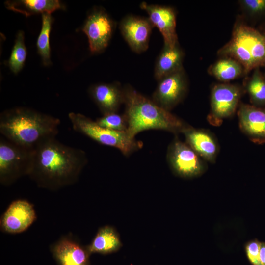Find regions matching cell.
<instances>
[{
	"label": "cell",
	"mask_w": 265,
	"mask_h": 265,
	"mask_svg": "<svg viewBox=\"0 0 265 265\" xmlns=\"http://www.w3.org/2000/svg\"><path fill=\"white\" fill-rule=\"evenodd\" d=\"M87 162L85 151L52 138L34 149L28 176L39 187L57 190L75 184Z\"/></svg>",
	"instance_id": "obj_1"
},
{
	"label": "cell",
	"mask_w": 265,
	"mask_h": 265,
	"mask_svg": "<svg viewBox=\"0 0 265 265\" xmlns=\"http://www.w3.org/2000/svg\"><path fill=\"white\" fill-rule=\"evenodd\" d=\"M60 120L26 107L6 110L0 115V133L19 145L34 149L41 142L55 138Z\"/></svg>",
	"instance_id": "obj_2"
},
{
	"label": "cell",
	"mask_w": 265,
	"mask_h": 265,
	"mask_svg": "<svg viewBox=\"0 0 265 265\" xmlns=\"http://www.w3.org/2000/svg\"><path fill=\"white\" fill-rule=\"evenodd\" d=\"M127 133L133 138L148 130H164L174 134L182 133L189 125L156 104L129 85L124 88Z\"/></svg>",
	"instance_id": "obj_3"
},
{
	"label": "cell",
	"mask_w": 265,
	"mask_h": 265,
	"mask_svg": "<svg viewBox=\"0 0 265 265\" xmlns=\"http://www.w3.org/2000/svg\"><path fill=\"white\" fill-rule=\"evenodd\" d=\"M218 53L238 62L244 73L265 66V35L245 24L238 23L230 40Z\"/></svg>",
	"instance_id": "obj_4"
},
{
	"label": "cell",
	"mask_w": 265,
	"mask_h": 265,
	"mask_svg": "<svg viewBox=\"0 0 265 265\" xmlns=\"http://www.w3.org/2000/svg\"><path fill=\"white\" fill-rule=\"evenodd\" d=\"M68 118L75 131L100 144L116 148L125 156H129L143 145L141 142L131 137L126 132L102 127L82 114L70 112Z\"/></svg>",
	"instance_id": "obj_5"
},
{
	"label": "cell",
	"mask_w": 265,
	"mask_h": 265,
	"mask_svg": "<svg viewBox=\"0 0 265 265\" xmlns=\"http://www.w3.org/2000/svg\"><path fill=\"white\" fill-rule=\"evenodd\" d=\"M34 149L16 144L0 137V183L9 186L20 178L29 175L32 165Z\"/></svg>",
	"instance_id": "obj_6"
},
{
	"label": "cell",
	"mask_w": 265,
	"mask_h": 265,
	"mask_svg": "<svg viewBox=\"0 0 265 265\" xmlns=\"http://www.w3.org/2000/svg\"><path fill=\"white\" fill-rule=\"evenodd\" d=\"M166 157L172 171L182 177L196 176L202 173L205 168L203 159L186 142L177 137L169 145Z\"/></svg>",
	"instance_id": "obj_7"
},
{
	"label": "cell",
	"mask_w": 265,
	"mask_h": 265,
	"mask_svg": "<svg viewBox=\"0 0 265 265\" xmlns=\"http://www.w3.org/2000/svg\"><path fill=\"white\" fill-rule=\"evenodd\" d=\"M241 90L237 85L218 84L212 88L211 112L208 121L212 125H221L224 119L234 115L238 105Z\"/></svg>",
	"instance_id": "obj_8"
},
{
	"label": "cell",
	"mask_w": 265,
	"mask_h": 265,
	"mask_svg": "<svg viewBox=\"0 0 265 265\" xmlns=\"http://www.w3.org/2000/svg\"><path fill=\"white\" fill-rule=\"evenodd\" d=\"M158 81L151 99L160 107L170 111L183 100L187 92V80L183 68Z\"/></svg>",
	"instance_id": "obj_9"
},
{
	"label": "cell",
	"mask_w": 265,
	"mask_h": 265,
	"mask_svg": "<svg viewBox=\"0 0 265 265\" xmlns=\"http://www.w3.org/2000/svg\"><path fill=\"white\" fill-rule=\"evenodd\" d=\"M33 205L25 199L12 201L1 215L0 228L8 234H19L26 231L36 220Z\"/></svg>",
	"instance_id": "obj_10"
},
{
	"label": "cell",
	"mask_w": 265,
	"mask_h": 265,
	"mask_svg": "<svg viewBox=\"0 0 265 265\" xmlns=\"http://www.w3.org/2000/svg\"><path fill=\"white\" fill-rule=\"evenodd\" d=\"M114 28L112 20L103 10H96L88 17L82 30L87 36L89 48L98 53L108 45Z\"/></svg>",
	"instance_id": "obj_11"
},
{
	"label": "cell",
	"mask_w": 265,
	"mask_h": 265,
	"mask_svg": "<svg viewBox=\"0 0 265 265\" xmlns=\"http://www.w3.org/2000/svg\"><path fill=\"white\" fill-rule=\"evenodd\" d=\"M121 34L131 49L140 53L147 50L154 27L149 18L127 15L120 23Z\"/></svg>",
	"instance_id": "obj_12"
},
{
	"label": "cell",
	"mask_w": 265,
	"mask_h": 265,
	"mask_svg": "<svg viewBox=\"0 0 265 265\" xmlns=\"http://www.w3.org/2000/svg\"><path fill=\"white\" fill-rule=\"evenodd\" d=\"M140 7L148 13L149 19L154 26L162 34L164 45L174 47L179 44L176 31V17L171 7L142 2Z\"/></svg>",
	"instance_id": "obj_13"
},
{
	"label": "cell",
	"mask_w": 265,
	"mask_h": 265,
	"mask_svg": "<svg viewBox=\"0 0 265 265\" xmlns=\"http://www.w3.org/2000/svg\"><path fill=\"white\" fill-rule=\"evenodd\" d=\"M58 265H90L91 255L86 246L81 245L72 235L62 236L51 246Z\"/></svg>",
	"instance_id": "obj_14"
},
{
	"label": "cell",
	"mask_w": 265,
	"mask_h": 265,
	"mask_svg": "<svg viewBox=\"0 0 265 265\" xmlns=\"http://www.w3.org/2000/svg\"><path fill=\"white\" fill-rule=\"evenodd\" d=\"M242 132L254 143H265V109L252 105L242 104L238 111Z\"/></svg>",
	"instance_id": "obj_15"
},
{
	"label": "cell",
	"mask_w": 265,
	"mask_h": 265,
	"mask_svg": "<svg viewBox=\"0 0 265 265\" xmlns=\"http://www.w3.org/2000/svg\"><path fill=\"white\" fill-rule=\"evenodd\" d=\"M186 142L203 159L214 162L219 151L215 136L207 130L188 125L182 132Z\"/></svg>",
	"instance_id": "obj_16"
},
{
	"label": "cell",
	"mask_w": 265,
	"mask_h": 265,
	"mask_svg": "<svg viewBox=\"0 0 265 265\" xmlns=\"http://www.w3.org/2000/svg\"><path fill=\"white\" fill-rule=\"evenodd\" d=\"M89 93L103 115L117 112L124 102L123 88L116 83L94 85Z\"/></svg>",
	"instance_id": "obj_17"
},
{
	"label": "cell",
	"mask_w": 265,
	"mask_h": 265,
	"mask_svg": "<svg viewBox=\"0 0 265 265\" xmlns=\"http://www.w3.org/2000/svg\"><path fill=\"white\" fill-rule=\"evenodd\" d=\"M184 53L179 44L174 47L163 45L156 60L154 77L159 81L163 77L183 68Z\"/></svg>",
	"instance_id": "obj_18"
},
{
	"label": "cell",
	"mask_w": 265,
	"mask_h": 265,
	"mask_svg": "<svg viewBox=\"0 0 265 265\" xmlns=\"http://www.w3.org/2000/svg\"><path fill=\"white\" fill-rule=\"evenodd\" d=\"M119 235L115 228L106 225L99 229L95 236L86 248L90 254H107L117 251L122 246Z\"/></svg>",
	"instance_id": "obj_19"
},
{
	"label": "cell",
	"mask_w": 265,
	"mask_h": 265,
	"mask_svg": "<svg viewBox=\"0 0 265 265\" xmlns=\"http://www.w3.org/2000/svg\"><path fill=\"white\" fill-rule=\"evenodd\" d=\"M5 6L10 10L21 13L27 17L37 13L51 14L62 8L58 0H18L7 1Z\"/></svg>",
	"instance_id": "obj_20"
},
{
	"label": "cell",
	"mask_w": 265,
	"mask_h": 265,
	"mask_svg": "<svg viewBox=\"0 0 265 265\" xmlns=\"http://www.w3.org/2000/svg\"><path fill=\"white\" fill-rule=\"evenodd\" d=\"M209 71L217 80L223 82L234 80L244 73L242 65L229 57L218 60L211 66Z\"/></svg>",
	"instance_id": "obj_21"
},
{
	"label": "cell",
	"mask_w": 265,
	"mask_h": 265,
	"mask_svg": "<svg viewBox=\"0 0 265 265\" xmlns=\"http://www.w3.org/2000/svg\"><path fill=\"white\" fill-rule=\"evenodd\" d=\"M246 89L252 105L261 107L265 106V78L259 68L254 70L246 83Z\"/></svg>",
	"instance_id": "obj_22"
},
{
	"label": "cell",
	"mask_w": 265,
	"mask_h": 265,
	"mask_svg": "<svg viewBox=\"0 0 265 265\" xmlns=\"http://www.w3.org/2000/svg\"><path fill=\"white\" fill-rule=\"evenodd\" d=\"M42 28L37 41V47L44 64L48 65L51 63L49 41L52 21L51 14H42Z\"/></svg>",
	"instance_id": "obj_23"
},
{
	"label": "cell",
	"mask_w": 265,
	"mask_h": 265,
	"mask_svg": "<svg viewBox=\"0 0 265 265\" xmlns=\"http://www.w3.org/2000/svg\"><path fill=\"white\" fill-rule=\"evenodd\" d=\"M26 56V50L24 44V35L20 31L17 35L8 61L10 69L14 73L19 72L23 68Z\"/></svg>",
	"instance_id": "obj_24"
},
{
	"label": "cell",
	"mask_w": 265,
	"mask_h": 265,
	"mask_svg": "<svg viewBox=\"0 0 265 265\" xmlns=\"http://www.w3.org/2000/svg\"><path fill=\"white\" fill-rule=\"evenodd\" d=\"M95 121L99 126L110 130L120 132H126L127 130V122L124 114L110 113L98 118Z\"/></svg>",
	"instance_id": "obj_25"
},
{
	"label": "cell",
	"mask_w": 265,
	"mask_h": 265,
	"mask_svg": "<svg viewBox=\"0 0 265 265\" xmlns=\"http://www.w3.org/2000/svg\"><path fill=\"white\" fill-rule=\"evenodd\" d=\"M241 3L250 14L259 15L265 13V0H243Z\"/></svg>",
	"instance_id": "obj_26"
},
{
	"label": "cell",
	"mask_w": 265,
	"mask_h": 265,
	"mask_svg": "<svg viewBox=\"0 0 265 265\" xmlns=\"http://www.w3.org/2000/svg\"><path fill=\"white\" fill-rule=\"evenodd\" d=\"M260 242L254 240L248 243L246 246L247 257L253 265H261L260 262Z\"/></svg>",
	"instance_id": "obj_27"
},
{
	"label": "cell",
	"mask_w": 265,
	"mask_h": 265,
	"mask_svg": "<svg viewBox=\"0 0 265 265\" xmlns=\"http://www.w3.org/2000/svg\"><path fill=\"white\" fill-rule=\"evenodd\" d=\"M260 262L261 265H265V243H261L260 249Z\"/></svg>",
	"instance_id": "obj_28"
},
{
	"label": "cell",
	"mask_w": 265,
	"mask_h": 265,
	"mask_svg": "<svg viewBox=\"0 0 265 265\" xmlns=\"http://www.w3.org/2000/svg\"><path fill=\"white\" fill-rule=\"evenodd\" d=\"M264 30H265V26H264Z\"/></svg>",
	"instance_id": "obj_29"
},
{
	"label": "cell",
	"mask_w": 265,
	"mask_h": 265,
	"mask_svg": "<svg viewBox=\"0 0 265 265\" xmlns=\"http://www.w3.org/2000/svg\"><path fill=\"white\" fill-rule=\"evenodd\" d=\"M264 77H265V75H264Z\"/></svg>",
	"instance_id": "obj_30"
}]
</instances>
